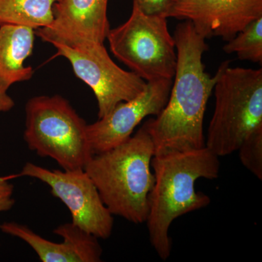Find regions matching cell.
<instances>
[{"label": "cell", "mask_w": 262, "mask_h": 262, "mask_svg": "<svg viewBox=\"0 0 262 262\" xmlns=\"http://www.w3.org/2000/svg\"><path fill=\"white\" fill-rule=\"evenodd\" d=\"M262 17V0H173L168 18L192 22L204 37L230 40Z\"/></svg>", "instance_id": "obj_10"}, {"label": "cell", "mask_w": 262, "mask_h": 262, "mask_svg": "<svg viewBox=\"0 0 262 262\" xmlns=\"http://www.w3.org/2000/svg\"><path fill=\"white\" fill-rule=\"evenodd\" d=\"M34 29L0 24V89L8 91L17 82L32 79L34 71L25 61L32 55Z\"/></svg>", "instance_id": "obj_13"}, {"label": "cell", "mask_w": 262, "mask_h": 262, "mask_svg": "<svg viewBox=\"0 0 262 262\" xmlns=\"http://www.w3.org/2000/svg\"><path fill=\"white\" fill-rule=\"evenodd\" d=\"M14 106V101L8 94V91L0 89V113L10 111Z\"/></svg>", "instance_id": "obj_19"}, {"label": "cell", "mask_w": 262, "mask_h": 262, "mask_svg": "<svg viewBox=\"0 0 262 262\" xmlns=\"http://www.w3.org/2000/svg\"><path fill=\"white\" fill-rule=\"evenodd\" d=\"M168 18L148 15L133 4L130 16L107 35L114 56L146 82L173 80L177 64Z\"/></svg>", "instance_id": "obj_6"}, {"label": "cell", "mask_w": 262, "mask_h": 262, "mask_svg": "<svg viewBox=\"0 0 262 262\" xmlns=\"http://www.w3.org/2000/svg\"><path fill=\"white\" fill-rule=\"evenodd\" d=\"M172 83L173 80H168L147 82L142 94L119 103L107 115L88 125V140L93 155L120 145L144 118L159 115L168 101Z\"/></svg>", "instance_id": "obj_9"}, {"label": "cell", "mask_w": 262, "mask_h": 262, "mask_svg": "<svg viewBox=\"0 0 262 262\" xmlns=\"http://www.w3.org/2000/svg\"><path fill=\"white\" fill-rule=\"evenodd\" d=\"M155 184L149 196L146 219L151 246L165 261L172 251L169 229L179 217L206 208L211 198L196 192L200 179L213 180L220 176V158L206 146L200 149L155 155L151 160Z\"/></svg>", "instance_id": "obj_2"}, {"label": "cell", "mask_w": 262, "mask_h": 262, "mask_svg": "<svg viewBox=\"0 0 262 262\" xmlns=\"http://www.w3.org/2000/svg\"><path fill=\"white\" fill-rule=\"evenodd\" d=\"M27 177L38 179L51 188V192L70 210L72 223L98 239H107L113 233V215L103 203L96 185L83 169L48 170L32 163L24 165L20 173L5 177Z\"/></svg>", "instance_id": "obj_8"}, {"label": "cell", "mask_w": 262, "mask_h": 262, "mask_svg": "<svg viewBox=\"0 0 262 262\" xmlns=\"http://www.w3.org/2000/svg\"><path fill=\"white\" fill-rule=\"evenodd\" d=\"M217 70L215 110L206 146L220 158L237 151L243 141L262 128V70L232 67Z\"/></svg>", "instance_id": "obj_4"}, {"label": "cell", "mask_w": 262, "mask_h": 262, "mask_svg": "<svg viewBox=\"0 0 262 262\" xmlns=\"http://www.w3.org/2000/svg\"><path fill=\"white\" fill-rule=\"evenodd\" d=\"M57 55L70 62L75 75L94 91L98 118L110 113L117 104L130 101L144 92L147 82L133 72L122 70L108 55L103 43L78 46L53 43Z\"/></svg>", "instance_id": "obj_7"}, {"label": "cell", "mask_w": 262, "mask_h": 262, "mask_svg": "<svg viewBox=\"0 0 262 262\" xmlns=\"http://www.w3.org/2000/svg\"><path fill=\"white\" fill-rule=\"evenodd\" d=\"M239 158L243 165L262 180V128L248 136L239 146Z\"/></svg>", "instance_id": "obj_16"}, {"label": "cell", "mask_w": 262, "mask_h": 262, "mask_svg": "<svg viewBox=\"0 0 262 262\" xmlns=\"http://www.w3.org/2000/svg\"><path fill=\"white\" fill-rule=\"evenodd\" d=\"M14 186L10 180L0 177V213L8 211L14 206L15 201L13 198Z\"/></svg>", "instance_id": "obj_18"}, {"label": "cell", "mask_w": 262, "mask_h": 262, "mask_svg": "<svg viewBox=\"0 0 262 262\" xmlns=\"http://www.w3.org/2000/svg\"><path fill=\"white\" fill-rule=\"evenodd\" d=\"M139 9L148 15H163L168 18L173 0H132Z\"/></svg>", "instance_id": "obj_17"}, {"label": "cell", "mask_w": 262, "mask_h": 262, "mask_svg": "<svg viewBox=\"0 0 262 262\" xmlns=\"http://www.w3.org/2000/svg\"><path fill=\"white\" fill-rule=\"evenodd\" d=\"M154 156L152 141L144 125L120 145L93 155L84 170L112 214L136 225L146 222L155 184Z\"/></svg>", "instance_id": "obj_3"}, {"label": "cell", "mask_w": 262, "mask_h": 262, "mask_svg": "<svg viewBox=\"0 0 262 262\" xmlns=\"http://www.w3.org/2000/svg\"><path fill=\"white\" fill-rule=\"evenodd\" d=\"M173 38L177 64L168 101L159 115L143 125L152 141L155 155L206 146L203 122L217 79L206 72L203 56L209 47L192 22L177 24Z\"/></svg>", "instance_id": "obj_1"}, {"label": "cell", "mask_w": 262, "mask_h": 262, "mask_svg": "<svg viewBox=\"0 0 262 262\" xmlns=\"http://www.w3.org/2000/svg\"><path fill=\"white\" fill-rule=\"evenodd\" d=\"M24 139L29 149L51 158L63 170H80L92 158L88 124L66 98L35 96L25 106Z\"/></svg>", "instance_id": "obj_5"}, {"label": "cell", "mask_w": 262, "mask_h": 262, "mask_svg": "<svg viewBox=\"0 0 262 262\" xmlns=\"http://www.w3.org/2000/svg\"><path fill=\"white\" fill-rule=\"evenodd\" d=\"M2 232L18 237L30 246L42 262H100L103 250L98 238L71 223L57 227L53 233L61 236L62 243L52 242L35 233L27 226L5 222Z\"/></svg>", "instance_id": "obj_12"}, {"label": "cell", "mask_w": 262, "mask_h": 262, "mask_svg": "<svg viewBox=\"0 0 262 262\" xmlns=\"http://www.w3.org/2000/svg\"><path fill=\"white\" fill-rule=\"evenodd\" d=\"M61 0H0V24L34 29L50 27L53 6Z\"/></svg>", "instance_id": "obj_14"}, {"label": "cell", "mask_w": 262, "mask_h": 262, "mask_svg": "<svg viewBox=\"0 0 262 262\" xmlns=\"http://www.w3.org/2000/svg\"><path fill=\"white\" fill-rule=\"evenodd\" d=\"M227 54L235 53L239 60L262 63V17L248 24L223 47Z\"/></svg>", "instance_id": "obj_15"}, {"label": "cell", "mask_w": 262, "mask_h": 262, "mask_svg": "<svg viewBox=\"0 0 262 262\" xmlns=\"http://www.w3.org/2000/svg\"><path fill=\"white\" fill-rule=\"evenodd\" d=\"M108 0H61L53 6L54 19L50 27L35 34L44 42L78 46L103 43L110 30Z\"/></svg>", "instance_id": "obj_11"}]
</instances>
